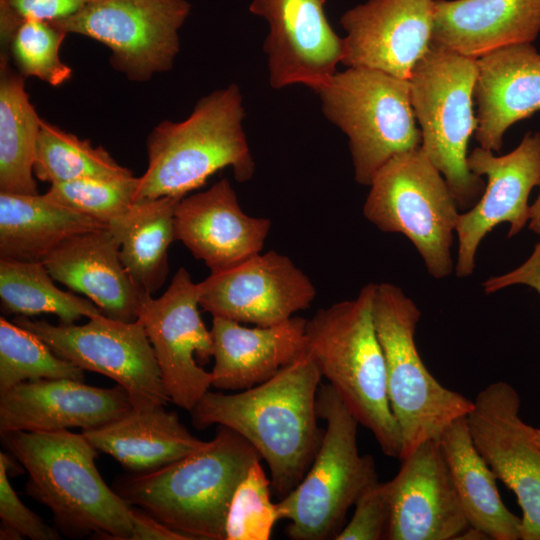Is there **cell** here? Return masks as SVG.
<instances>
[{
  "instance_id": "6da1fadb",
  "label": "cell",
  "mask_w": 540,
  "mask_h": 540,
  "mask_svg": "<svg viewBox=\"0 0 540 540\" xmlns=\"http://www.w3.org/2000/svg\"><path fill=\"white\" fill-rule=\"evenodd\" d=\"M321 372L306 351L261 384L237 393L204 394L190 412L195 428L226 426L250 442L281 497L302 480L322 441L317 394Z\"/></svg>"
},
{
  "instance_id": "7a4b0ae2",
  "label": "cell",
  "mask_w": 540,
  "mask_h": 540,
  "mask_svg": "<svg viewBox=\"0 0 540 540\" xmlns=\"http://www.w3.org/2000/svg\"><path fill=\"white\" fill-rule=\"evenodd\" d=\"M261 459L244 437L218 425L215 437L196 451L159 469L121 476L113 489L189 540H225L233 494Z\"/></svg>"
},
{
  "instance_id": "3957f363",
  "label": "cell",
  "mask_w": 540,
  "mask_h": 540,
  "mask_svg": "<svg viewBox=\"0 0 540 540\" xmlns=\"http://www.w3.org/2000/svg\"><path fill=\"white\" fill-rule=\"evenodd\" d=\"M1 441L28 473L26 493L51 510L62 534L130 540V505L106 485L95 465L98 450L82 433L15 431Z\"/></svg>"
},
{
  "instance_id": "277c9868",
  "label": "cell",
  "mask_w": 540,
  "mask_h": 540,
  "mask_svg": "<svg viewBox=\"0 0 540 540\" xmlns=\"http://www.w3.org/2000/svg\"><path fill=\"white\" fill-rule=\"evenodd\" d=\"M375 287L367 284L355 299L320 309L307 320L305 351L381 451L399 459L402 440L389 404L373 317Z\"/></svg>"
},
{
  "instance_id": "5b68a950",
  "label": "cell",
  "mask_w": 540,
  "mask_h": 540,
  "mask_svg": "<svg viewBox=\"0 0 540 540\" xmlns=\"http://www.w3.org/2000/svg\"><path fill=\"white\" fill-rule=\"evenodd\" d=\"M244 117L239 86L230 84L199 99L184 121L156 125L147 138L148 165L139 177L134 202L183 198L228 166L237 181L250 180L255 162L242 125Z\"/></svg>"
},
{
  "instance_id": "8992f818",
  "label": "cell",
  "mask_w": 540,
  "mask_h": 540,
  "mask_svg": "<svg viewBox=\"0 0 540 540\" xmlns=\"http://www.w3.org/2000/svg\"><path fill=\"white\" fill-rule=\"evenodd\" d=\"M373 317L384 355L389 404L401 435L402 460L467 416L473 400L442 385L425 366L415 342L421 312L401 288L376 284Z\"/></svg>"
},
{
  "instance_id": "52a82bcc",
  "label": "cell",
  "mask_w": 540,
  "mask_h": 540,
  "mask_svg": "<svg viewBox=\"0 0 540 540\" xmlns=\"http://www.w3.org/2000/svg\"><path fill=\"white\" fill-rule=\"evenodd\" d=\"M316 407L326 422L319 449L302 480L277 502L293 540L334 539L348 510L378 481L373 457L358 450L360 424L330 384H320Z\"/></svg>"
},
{
  "instance_id": "ba28073f",
  "label": "cell",
  "mask_w": 540,
  "mask_h": 540,
  "mask_svg": "<svg viewBox=\"0 0 540 540\" xmlns=\"http://www.w3.org/2000/svg\"><path fill=\"white\" fill-rule=\"evenodd\" d=\"M476 76V59L430 45L408 79L420 148L443 175L459 209L474 206L485 188L483 178L469 169L467 155L477 127Z\"/></svg>"
},
{
  "instance_id": "9c48e42d",
  "label": "cell",
  "mask_w": 540,
  "mask_h": 540,
  "mask_svg": "<svg viewBox=\"0 0 540 540\" xmlns=\"http://www.w3.org/2000/svg\"><path fill=\"white\" fill-rule=\"evenodd\" d=\"M317 94L324 116L348 137L357 183L370 186L391 158L421 146L408 80L347 67Z\"/></svg>"
},
{
  "instance_id": "30bf717a",
  "label": "cell",
  "mask_w": 540,
  "mask_h": 540,
  "mask_svg": "<svg viewBox=\"0 0 540 540\" xmlns=\"http://www.w3.org/2000/svg\"><path fill=\"white\" fill-rule=\"evenodd\" d=\"M458 209L443 175L419 147L394 156L378 170L363 214L381 231L405 235L429 274L441 279L453 271Z\"/></svg>"
},
{
  "instance_id": "8fae6325",
  "label": "cell",
  "mask_w": 540,
  "mask_h": 540,
  "mask_svg": "<svg viewBox=\"0 0 540 540\" xmlns=\"http://www.w3.org/2000/svg\"><path fill=\"white\" fill-rule=\"evenodd\" d=\"M12 322L39 337L60 358L113 379L127 391L135 409L166 406L170 401L138 320L124 322L101 314L83 325H53L18 315Z\"/></svg>"
},
{
  "instance_id": "7c38bea8",
  "label": "cell",
  "mask_w": 540,
  "mask_h": 540,
  "mask_svg": "<svg viewBox=\"0 0 540 540\" xmlns=\"http://www.w3.org/2000/svg\"><path fill=\"white\" fill-rule=\"evenodd\" d=\"M187 0H91L77 13L49 23L95 39L112 51L110 63L130 80L170 70L178 31L190 14Z\"/></svg>"
},
{
  "instance_id": "4fadbf2b",
  "label": "cell",
  "mask_w": 540,
  "mask_h": 540,
  "mask_svg": "<svg viewBox=\"0 0 540 540\" xmlns=\"http://www.w3.org/2000/svg\"><path fill=\"white\" fill-rule=\"evenodd\" d=\"M199 286L180 267L158 298L141 293L137 320L143 325L171 402L191 411L212 386V374L201 364L213 357L211 331L203 323Z\"/></svg>"
},
{
  "instance_id": "5bb4252c",
  "label": "cell",
  "mask_w": 540,
  "mask_h": 540,
  "mask_svg": "<svg viewBox=\"0 0 540 540\" xmlns=\"http://www.w3.org/2000/svg\"><path fill=\"white\" fill-rule=\"evenodd\" d=\"M520 408L511 384L493 382L477 393L467 424L483 459L517 498L521 540H540V444Z\"/></svg>"
},
{
  "instance_id": "9a60e30c",
  "label": "cell",
  "mask_w": 540,
  "mask_h": 540,
  "mask_svg": "<svg viewBox=\"0 0 540 540\" xmlns=\"http://www.w3.org/2000/svg\"><path fill=\"white\" fill-rule=\"evenodd\" d=\"M199 286V305L213 317L268 327L307 309L316 296L309 277L286 255L258 253L211 274Z\"/></svg>"
},
{
  "instance_id": "2e32d148",
  "label": "cell",
  "mask_w": 540,
  "mask_h": 540,
  "mask_svg": "<svg viewBox=\"0 0 540 540\" xmlns=\"http://www.w3.org/2000/svg\"><path fill=\"white\" fill-rule=\"evenodd\" d=\"M469 169L487 177V185L474 206L457 220L458 257L455 272L464 278L473 273L475 255L482 239L495 226L507 222V237L518 234L529 222L530 192L540 183V132H527L510 153L475 148L468 156Z\"/></svg>"
},
{
  "instance_id": "e0dca14e",
  "label": "cell",
  "mask_w": 540,
  "mask_h": 540,
  "mask_svg": "<svg viewBox=\"0 0 540 540\" xmlns=\"http://www.w3.org/2000/svg\"><path fill=\"white\" fill-rule=\"evenodd\" d=\"M326 0H252L250 13L269 26L263 49L274 89L302 84L316 93L337 72L343 38L331 27Z\"/></svg>"
},
{
  "instance_id": "ac0fdd59",
  "label": "cell",
  "mask_w": 540,
  "mask_h": 540,
  "mask_svg": "<svg viewBox=\"0 0 540 540\" xmlns=\"http://www.w3.org/2000/svg\"><path fill=\"white\" fill-rule=\"evenodd\" d=\"M435 0H368L340 18L346 67L410 78L431 45Z\"/></svg>"
},
{
  "instance_id": "d6986e66",
  "label": "cell",
  "mask_w": 540,
  "mask_h": 540,
  "mask_svg": "<svg viewBox=\"0 0 540 540\" xmlns=\"http://www.w3.org/2000/svg\"><path fill=\"white\" fill-rule=\"evenodd\" d=\"M388 481L389 540H456L469 526L439 440L421 443Z\"/></svg>"
},
{
  "instance_id": "ffe728a7",
  "label": "cell",
  "mask_w": 540,
  "mask_h": 540,
  "mask_svg": "<svg viewBox=\"0 0 540 540\" xmlns=\"http://www.w3.org/2000/svg\"><path fill=\"white\" fill-rule=\"evenodd\" d=\"M130 408V397L119 384L99 388L66 378L26 381L0 394V434L86 430Z\"/></svg>"
},
{
  "instance_id": "44dd1931",
  "label": "cell",
  "mask_w": 540,
  "mask_h": 540,
  "mask_svg": "<svg viewBox=\"0 0 540 540\" xmlns=\"http://www.w3.org/2000/svg\"><path fill=\"white\" fill-rule=\"evenodd\" d=\"M174 227L176 240L216 272L260 253L271 221L246 214L231 183L223 178L205 191L181 198Z\"/></svg>"
},
{
  "instance_id": "7402d4cb",
  "label": "cell",
  "mask_w": 540,
  "mask_h": 540,
  "mask_svg": "<svg viewBox=\"0 0 540 540\" xmlns=\"http://www.w3.org/2000/svg\"><path fill=\"white\" fill-rule=\"evenodd\" d=\"M475 139L499 152L507 129L540 111V53L532 43L493 50L476 59Z\"/></svg>"
},
{
  "instance_id": "603a6c76",
  "label": "cell",
  "mask_w": 540,
  "mask_h": 540,
  "mask_svg": "<svg viewBox=\"0 0 540 540\" xmlns=\"http://www.w3.org/2000/svg\"><path fill=\"white\" fill-rule=\"evenodd\" d=\"M42 262L55 281L87 296L105 316L137 320L141 292L122 263L108 226L65 240Z\"/></svg>"
},
{
  "instance_id": "cb8c5ba5",
  "label": "cell",
  "mask_w": 540,
  "mask_h": 540,
  "mask_svg": "<svg viewBox=\"0 0 540 540\" xmlns=\"http://www.w3.org/2000/svg\"><path fill=\"white\" fill-rule=\"evenodd\" d=\"M306 322L293 316L274 326L249 328L213 317L212 387L241 391L273 377L305 352Z\"/></svg>"
},
{
  "instance_id": "d4e9b609",
  "label": "cell",
  "mask_w": 540,
  "mask_h": 540,
  "mask_svg": "<svg viewBox=\"0 0 540 540\" xmlns=\"http://www.w3.org/2000/svg\"><path fill=\"white\" fill-rule=\"evenodd\" d=\"M539 33L540 0H435L431 45L462 56L532 43Z\"/></svg>"
},
{
  "instance_id": "484cf974",
  "label": "cell",
  "mask_w": 540,
  "mask_h": 540,
  "mask_svg": "<svg viewBox=\"0 0 540 540\" xmlns=\"http://www.w3.org/2000/svg\"><path fill=\"white\" fill-rule=\"evenodd\" d=\"M164 407H132L104 425L82 430V434L130 473L153 471L189 455L206 442L193 436L176 412Z\"/></svg>"
},
{
  "instance_id": "4316f807",
  "label": "cell",
  "mask_w": 540,
  "mask_h": 540,
  "mask_svg": "<svg viewBox=\"0 0 540 540\" xmlns=\"http://www.w3.org/2000/svg\"><path fill=\"white\" fill-rule=\"evenodd\" d=\"M439 444L469 525L493 540H521V518L502 501L492 469L477 450L467 416L451 423Z\"/></svg>"
},
{
  "instance_id": "83f0119b",
  "label": "cell",
  "mask_w": 540,
  "mask_h": 540,
  "mask_svg": "<svg viewBox=\"0 0 540 540\" xmlns=\"http://www.w3.org/2000/svg\"><path fill=\"white\" fill-rule=\"evenodd\" d=\"M107 226L44 195L0 192V259L42 261L65 240Z\"/></svg>"
},
{
  "instance_id": "f1b7e54d",
  "label": "cell",
  "mask_w": 540,
  "mask_h": 540,
  "mask_svg": "<svg viewBox=\"0 0 540 540\" xmlns=\"http://www.w3.org/2000/svg\"><path fill=\"white\" fill-rule=\"evenodd\" d=\"M180 199L163 196L134 202L108 224L122 263L141 293L153 294L166 280L168 248L176 240L174 211Z\"/></svg>"
},
{
  "instance_id": "f546056e",
  "label": "cell",
  "mask_w": 540,
  "mask_h": 540,
  "mask_svg": "<svg viewBox=\"0 0 540 540\" xmlns=\"http://www.w3.org/2000/svg\"><path fill=\"white\" fill-rule=\"evenodd\" d=\"M42 119L29 101L24 76L0 57V192L37 195L33 176Z\"/></svg>"
},
{
  "instance_id": "4dcf8cb0",
  "label": "cell",
  "mask_w": 540,
  "mask_h": 540,
  "mask_svg": "<svg viewBox=\"0 0 540 540\" xmlns=\"http://www.w3.org/2000/svg\"><path fill=\"white\" fill-rule=\"evenodd\" d=\"M53 280L42 261L0 259L2 312L27 317L54 314L62 324L103 314L91 300L59 289Z\"/></svg>"
},
{
  "instance_id": "1f68e13d",
  "label": "cell",
  "mask_w": 540,
  "mask_h": 540,
  "mask_svg": "<svg viewBox=\"0 0 540 540\" xmlns=\"http://www.w3.org/2000/svg\"><path fill=\"white\" fill-rule=\"evenodd\" d=\"M33 173L50 184L83 178L133 176L102 147L47 123L42 119L37 139Z\"/></svg>"
},
{
  "instance_id": "d6a6232c",
  "label": "cell",
  "mask_w": 540,
  "mask_h": 540,
  "mask_svg": "<svg viewBox=\"0 0 540 540\" xmlns=\"http://www.w3.org/2000/svg\"><path fill=\"white\" fill-rule=\"evenodd\" d=\"M84 370L57 356L30 331L0 318V394L38 379L84 382Z\"/></svg>"
},
{
  "instance_id": "836d02e7",
  "label": "cell",
  "mask_w": 540,
  "mask_h": 540,
  "mask_svg": "<svg viewBox=\"0 0 540 540\" xmlns=\"http://www.w3.org/2000/svg\"><path fill=\"white\" fill-rule=\"evenodd\" d=\"M66 35L49 22L24 19L1 52L8 55L24 77H37L52 86H59L72 73L59 56Z\"/></svg>"
},
{
  "instance_id": "e575fe53",
  "label": "cell",
  "mask_w": 540,
  "mask_h": 540,
  "mask_svg": "<svg viewBox=\"0 0 540 540\" xmlns=\"http://www.w3.org/2000/svg\"><path fill=\"white\" fill-rule=\"evenodd\" d=\"M139 177L83 178L51 184L48 200L108 225L134 203Z\"/></svg>"
},
{
  "instance_id": "d590c367",
  "label": "cell",
  "mask_w": 540,
  "mask_h": 540,
  "mask_svg": "<svg viewBox=\"0 0 540 540\" xmlns=\"http://www.w3.org/2000/svg\"><path fill=\"white\" fill-rule=\"evenodd\" d=\"M255 461L237 486L228 509L225 540H269L280 520L277 503L271 501V480Z\"/></svg>"
},
{
  "instance_id": "8d00e7d4",
  "label": "cell",
  "mask_w": 540,
  "mask_h": 540,
  "mask_svg": "<svg viewBox=\"0 0 540 540\" xmlns=\"http://www.w3.org/2000/svg\"><path fill=\"white\" fill-rule=\"evenodd\" d=\"M15 464L6 453H0V539L59 540L60 531L51 527L19 499L8 480V471Z\"/></svg>"
},
{
  "instance_id": "74e56055",
  "label": "cell",
  "mask_w": 540,
  "mask_h": 540,
  "mask_svg": "<svg viewBox=\"0 0 540 540\" xmlns=\"http://www.w3.org/2000/svg\"><path fill=\"white\" fill-rule=\"evenodd\" d=\"M350 521L335 540L387 539L391 519L390 487L387 482L376 481L368 486L354 504Z\"/></svg>"
},
{
  "instance_id": "f35d334b",
  "label": "cell",
  "mask_w": 540,
  "mask_h": 540,
  "mask_svg": "<svg viewBox=\"0 0 540 540\" xmlns=\"http://www.w3.org/2000/svg\"><path fill=\"white\" fill-rule=\"evenodd\" d=\"M21 19L50 22L69 17L91 0H5Z\"/></svg>"
},
{
  "instance_id": "ab89813d",
  "label": "cell",
  "mask_w": 540,
  "mask_h": 540,
  "mask_svg": "<svg viewBox=\"0 0 540 540\" xmlns=\"http://www.w3.org/2000/svg\"><path fill=\"white\" fill-rule=\"evenodd\" d=\"M515 284L527 285L540 295V241L522 265L506 274L487 279L483 287L490 294Z\"/></svg>"
},
{
  "instance_id": "60d3db41",
  "label": "cell",
  "mask_w": 540,
  "mask_h": 540,
  "mask_svg": "<svg viewBox=\"0 0 540 540\" xmlns=\"http://www.w3.org/2000/svg\"><path fill=\"white\" fill-rule=\"evenodd\" d=\"M132 534L130 540H189L140 507L130 505Z\"/></svg>"
},
{
  "instance_id": "b9f144b4",
  "label": "cell",
  "mask_w": 540,
  "mask_h": 540,
  "mask_svg": "<svg viewBox=\"0 0 540 540\" xmlns=\"http://www.w3.org/2000/svg\"><path fill=\"white\" fill-rule=\"evenodd\" d=\"M539 194L535 202L530 206L529 228L540 235V183Z\"/></svg>"
},
{
  "instance_id": "7bdbcfd3",
  "label": "cell",
  "mask_w": 540,
  "mask_h": 540,
  "mask_svg": "<svg viewBox=\"0 0 540 540\" xmlns=\"http://www.w3.org/2000/svg\"><path fill=\"white\" fill-rule=\"evenodd\" d=\"M488 536L481 530L469 525L456 540H485Z\"/></svg>"
},
{
  "instance_id": "ee69618b",
  "label": "cell",
  "mask_w": 540,
  "mask_h": 540,
  "mask_svg": "<svg viewBox=\"0 0 540 540\" xmlns=\"http://www.w3.org/2000/svg\"><path fill=\"white\" fill-rule=\"evenodd\" d=\"M535 433H536L537 440H538V442L540 444V428H536Z\"/></svg>"
}]
</instances>
